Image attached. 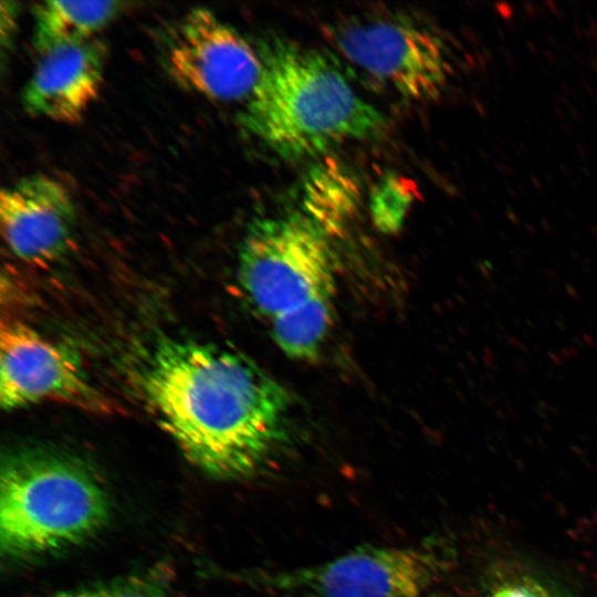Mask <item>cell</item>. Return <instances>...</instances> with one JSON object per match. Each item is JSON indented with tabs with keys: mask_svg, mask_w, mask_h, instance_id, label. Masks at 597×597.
Segmentation results:
<instances>
[{
	"mask_svg": "<svg viewBox=\"0 0 597 597\" xmlns=\"http://www.w3.org/2000/svg\"><path fill=\"white\" fill-rule=\"evenodd\" d=\"M159 55L174 82L211 100H248L261 73L259 52L207 8H193L169 24Z\"/></svg>",
	"mask_w": 597,
	"mask_h": 597,
	"instance_id": "52a82bcc",
	"label": "cell"
},
{
	"mask_svg": "<svg viewBox=\"0 0 597 597\" xmlns=\"http://www.w3.org/2000/svg\"><path fill=\"white\" fill-rule=\"evenodd\" d=\"M122 1H44L33 8V46L44 53L86 41L123 10Z\"/></svg>",
	"mask_w": 597,
	"mask_h": 597,
	"instance_id": "8fae6325",
	"label": "cell"
},
{
	"mask_svg": "<svg viewBox=\"0 0 597 597\" xmlns=\"http://www.w3.org/2000/svg\"><path fill=\"white\" fill-rule=\"evenodd\" d=\"M491 597H552L543 588L533 584H517L502 587Z\"/></svg>",
	"mask_w": 597,
	"mask_h": 597,
	"instance_id": "2e32d148",
	"label": "cell"
},
{
	"mask_svg": "<svg viewBox=\"0 0 597 597\" xmlns=\"http://www.w3.org/2000/svg\"><path fill=\"white\" fill-rule=\"evenodd\" d=\"M327 233L305 212L253 220L239 251L240 284L270 323L320 298H334Z\"/></svg>",
	"mask_w": 597,
	"mask_h": 597,
	"instance_id": "277c9868",
	"label": "cell"
},
{
	"mask_svg": "<svg viewBox=\"0 0 597 597\" xmlns=\"http://www.w3.org/2000/svg\"><path fill=\"white\" fill-rule=\"evenodd\" d=\"M354 187L341 171L320 167L310 176L304 212L327 234L343 227L354 209Z\"/></svg>",
	"mask_w": 597,
	"mask_h": 597,
	"instance_id": "4fadbf2b",
	"label": "cell"
},
{
	"mask_svg": "<svg viewBox=\"0 0 597 597\" xmlns=\"http://www.w3.org/2000/svg\"><path fill=\"white\" fill-rule=\"evenodd\" d=\"M145 399L186 458L222 479L262 468L287 439L292 400L242 354L190 339H165L140 378Z\"/></svg>",
	"mask_w": 597,
	"mask_h": 597,
	"instance_id": "6da1fadb",
	"label": "cell"
},
{
	"mask_svg": "<svg viewBox=\"0 0 597 597\" xmlns=\"http://www.w3.org/2000/svg\"><path fill=\"white\" fill-rule=\"evenodd\" d=\"M258 52L261 73L240 123L280 157H315L385 128L384 115L326 55L281 38L263 41Z\"/></svg>",
	"mask_w": 597,
	"mask_h": 597,
	"instance_id": "7a4b0ae2",
	"label": "cell"
},
{
	"mask_svg": "<svg viewBox=\"0 0 597 597\" xmlns=\"http://www.w3.org/2000/svg\"><path fill=\"white\" fill-rule=\"evenodd\" d=\"M109 512L98 480L70 457L21 450L2 461L0 542L8 555H36L78 544L105 525Z\"/></svg>",
	"mask_w": 597,
	"mask_h": 597,
	"instance_id": "3957f363",
	"label": "cell"
},
{
	"mask_svg": "<svg viewBox=\"0 0 597 597\" xmlns=\"http://www.w3.org/2000/svg\"><path fill=\"white\" fill-rule=\"evenodd\" d=\"M411 193L401 179L390 177L376 188L371 199V216L376 227L386 233L401 226L410 206Z\"/></svg>",
	"mask_w": 597,
	"mask_h": 597,
	"instance_id": "5bb4252c",
	"label": "cell"
},
{
	"mask_svg": "<svg viewBox=\"0 0 597 597\" xmlns=\"http://www.w3.org/2000/svg\"><path fill=\"white\" fill-rule=\"evenodd\" d=\"M333 298H320L271 322L276 345L289 357L308 362L317 357L331 326Z\"/></svg>",
	"mask_w": 597,
	"mask_h": 597,
	"instance_id": "7c38bea8",
	"label": "cell"
},
{
	"mask_svg": "<svg viewBox=\"0 0 597 597\" xmlns=\"http://www.w3.org/2000/svg\"><path fill=\"white\" fill-rule=\"evenodd\" d=\"M447 567L430 544L362 546L316 565L262 575L275 597H425Z\"/></svg>",
	"mask_w": 597,
	"mask_h": 597,
	"instance_id": "5b68a950",
	"label": "cell"
},
{
	"mask_svg": "<svg viewBox=\"0 0 597 597\" xmlns=\"http://www.w3.org/2000/svg\"><path fill=\"white\" fill-rule=\"evenodd\" d=\"M104 63L105 46L96 39L40 54L22 93L23 108L32 116L78 122L101 91Z\"/></svg>",
	"mask_w": 597,
	"mask_h": 597,
	"instance_id": "30bf717a",
	"label": "cell"
},
{
	"mask_svg": "<svg viewBox=\"0 0 597 597\" xmlns=\"http://www.w3.org/2000/svg\"><path fill=\"white\" fill-rule=\"evenodd\" d=\"M0 222L10 251L29 264L44 266L71 249L76 212L62 184L36 174L1 190Z\"/></svg>",
	"mask_w": 597,
	"mask_h": 597,
	"instance_id": "9c48e42d",
	"label": "cell"
},
{
	"mask_svg": "<svg viewBox=\"0 0 597 597\" xmlns=\"http://www.w3.org/2000/svg\"><path fill=\"white\" fill-rule=\"evenodd\" d=\"M51 597H165L154 584L145 580H130L109 586L62 591Z\"/></svg>",
	"mask_w": 597,
	"mask_h": 597,
	"instance_id": "9a60e30c",
	"label": "cell"
},
{
	"mask_svg": "<svg viewBox=\"0 0 597 597\" xmlns=\"http://www.w3.org/2000/svg\"><path fill=\"white\" fill-rule=\"evenodd\" d=\"M327 33L347 60L410 100L439 96L451 72L442 39L404 14L355 15L327 27Z\"/></svg>",
	"mask_w": 597,
	"mask_h": 597,
	"instance_id": "8992f818",
	"label": "cell"
},
{
	"mask_svg": "<svg viewBox=\"0 0 597 597\" xmlns=\"http://www.w3.org/2000/svg\"><path fill=\"white\" fill-rule=\"evenodd\" d=\"M45 400L105 410L106 399L92 385L78 355L19 321H2L0 405L13 410Z\"/></svg>",
	"mask_w": 597,
	"mask_h": 597,
	"instance_id": "ba28073f",
	"label": "cell"
}]
</instances>
